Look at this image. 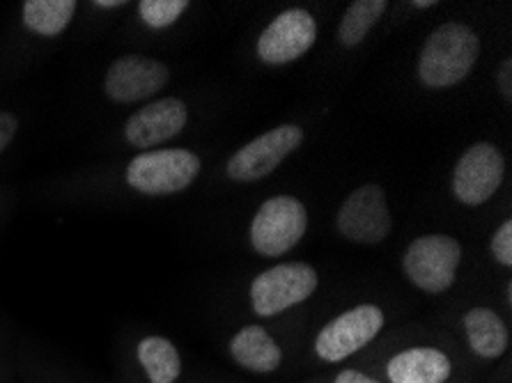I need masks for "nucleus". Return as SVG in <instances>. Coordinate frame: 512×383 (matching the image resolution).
<instances>
[{"label":"nucleus","instance_id":"obj_5","mask_svg":"<svg viewBox=\"0 0 512 383\" xmlns=\"http://www.w3.org/2000/svg\"><path fill=\"white\" fill-rule=\"evenodd\" d=\"M317 289V271L306 262H287L260 273L251 285L255 315L274 317L304 303Z\"/></svg>","mask_w":512,"mask_h":383},{"label":"nucleus","instance_id":"obj_16","mask_svg":"<svg viewBox=\"0 0 512 383\" xmlns=\"http://www.w3.org/2000/svg\"><path fill=\"white\" fill-rule=\"evenodd\" d=\"M136 358L141 363L150 383H175L182 374L180 351L168 338L147 335L136 347Z\"/></svg>","mask_w":512,"mask_h":383},{"label":"nucleus","instance_id":"obj_13","mask_svg":"<svg viewBox=\"0 0 512 383\" xmlns=\"http://www.w3.org/2000/svg\"><path fill=\"white\" fill-rule=\"evenodd\" d=\"M451 372V358L434 347L405 349L386 365L391 383H446Z\"/></svg>","mask_w":512,"mask_h":383},{"label":"nucleus","instance_id":"obj_9","mask_svg":"<svg viewBox=\"0 0 512 383\" xmlns=\"http://www.w3.org/2000/svg\"><path fill=\"white\" fill-rule=\"evenodd\" d=\"M506 173L503 154L492 143H478L469 147L457 161L453 173L455 198L467 207L485 205L499 191Z\"/></svg>","mask_w":512,"mask_h":383},{"label":"nucleus","instance_id":"obj_24","mask_svg":"<svg viewBox=\"0 0 512 383\" xmlns=\"http://www.w3.org/2000/svg\"><path fill=\"white\" fill-rule=\"evenodd\" d=\"M127 3L124 0H115V3H106V0H97L95 7H99V10H115V7H124Z\"/></svg>","mask_w":512,"mask_h":383},{"label":"nucleus","instance_id":"obj_14","mask_svg":"<svg viewBox=\"0 0 512 383\" xmlns=\"http://www.w3.org/2000/svg\"><path fill=\"white\" fill-rule=\"evenodd\" d=\"M230 356L239 367L255 374H271L283 363V351L271 338L267 328L258 324L244 326L230 340Z\"/></svg>","mask_w":512,"mask_h":383},{"label":"nucleus","instance_id":"obj_19","mask_svg":"<svg viewBox=\"0 0 512 383\" xmlns=\"http://www.w3.org/2000/svg\"><path fill=\"white\" fill-rule=\"evenodd\" d=\"M186 7H189L186 0H143V3H138V14H141L145 26L161 30L173 26L186 12Z\"/></svg>","mask_w":512,"mask_h":383},{"label":"nucleus","instance_id":"obj_4","mask_svg":"<svg viewBox=\"0 0 512 383\" xmlns=\"http://www.w3.org/2000/svg\"><path fill=\"white\" fill-rule=\"evenodd\" d=\"M308 211L292 195H276L258 209L251 225V244L265 257H281L304 239Z\"/></svg>","mask_w":512,"mask_h":383},{"label":"nucleus","instance_id":"obj_22","mask_svg":"<svg viewBox=\"0 0 512 383\" xmlns=\"http://www.w3.org/2000/svg\"><path fill=\"white\" fill-rule=\"evenodd\" d=\"M496 85H499L501 95L506 99H512V60L508 58L496 72Z\"/></svg>","mask_w":512,"mask_h":383},{"label":"nucleus","instance_id":"obj_1","mask_svg":"<svg viewBox=\"0 0 512 383\" xmlns=\"http://www.w3.org/2000/svg\"><path fill=\"white\" fill-rule=\"evenodd\" d=\"M478 56V35L464 23H446L425 39L418 58V78L434 90L451 88L469 76Z\"/></svg>","mask_w":512,"mask_h":383},{"label":"nucleus","instance_id":"obj_23","mask_svg":"<svg viewBox=\"0 0 512 383\" xmlns=\"http://www.w3.org/2000/svg\"><path fill=\"white\" fill-rule=\"evenodd\" d=\"M333 383H379V381L368 377V374H363L359 370H343Z\"/></svg>","mask_w":512,"mask_h":383},{"label":"nucleus","instance_id":"obj_6","mask_svg":"<svg viewBox=\"0 0 512 383\" xmlns=\"http://www.w3.org/2000/svg\"><path fill=\"white\" fill-rule=\"evenodd\" d=\"M384 328V312L372 303H363L343 312L322 328L315 338V354L327 363H340L361 351Z\"/></svg>","mask_w":512,"mask_h":383},{"label":"nucleus","instance_id":"obj_25","mask_svg":"<svg viewBox=\"0 0 512 383\" xmlns=\"http://www.w3.org/2000/svg\"><path fill=\"white\" fill-rule=\"evenodd\" d=\"M434 3L432 0H416L414 3V7H418V10H428V7H432Z\"/></svg>","mask_w":512,"mask_h":383},{"label":"nucleus","instance_id":"obj_2","mask_svg":"<svg viewBox=\"0 0 512 383\" xmlns=\"http://www.w3.org/2000/svg\"><path fill=\"white\" fill-rule=\"evenodd\" d=\"M198 154L189 150H150L138 154L127 166V184L143 195H173L196 182Z\"/></svg>","mask_w":512,"mask_h":383},{"label":"nucleus","instance_id":"obj_3","mask_svg":"<svg viewBox=\"0 0 512 383\" xmlns=\"http://www.w3.org/2000/svg\"><path fill=\"white\" fill-rule=\"evenodd\" d=\"M462 264L460 241L448 234H425L411 241L402 267L407 278L428 294H441L455 283L457 267Z\"/></svg>","mask_w":512,"mask_h":383},{"label":"nucleus","instance_id":"obj_7","mask_svg":"<svg viewBox=\"0 0 512 383\" xmlns=\"http://www.w3.org/2000/svg\"><path fill=\"white\" fill-rule=\"evenodd\" d=\"M336 225L345 239L363 246H377L391 234V211L384 191L366 184L347 195L340 205Z\"/></svg>","mask_w":512,"mask_h":383},{"label":"nucleus","instance_id":"obj_11","mask_svg":"<svg viewBox=\"0 0 512 383\" xmlns=\"http://www.w3.org/2000/svg\"><path fill=\"white\" fill-rule=\"evenodd\" d=\"M317 23L306 10H287L269 23L258 39V56L267 65H287L315 44Z\"/></svg>","mask_w":512,"mask_h":383},{"label":"nucleus","instance_id":"obj_12","mask_svg":"<svg viewBox=\"0 0 512 383\" xmlns=\"http://www.w3.org/2000/svg\"><path fill=\"white\" fill-rule=\"evenodd\" d=\"M189 122V108L182 99L168 97L145 104L124 124V138L131 147L150 152L152 147L168 143Z\"/></svg>","mask_w":512,"mask_h":383},{"label":"nucleus","instance_id":"obj_8","mask_svg":"<svg viewBox=\"0 0 512 383\" xmlns=\"http://www.w3.org/2000/svg\"><path fill=\"white\" fill-rule=\"evenodd\" d=\"M304 140V131L297 124H281L267 131L232 154L226 173L235 182H258L281 166Z\"/></svg>","mask_w":512,"mask_h":383},{"label":"nucleus","instance_id":"obj_10","mask_svg":"<svg viewBox=\"0 0 512 383\" xmlns=\"http://www.w3.org/2000/svg\"><path fill=\"white\" fill-rule=\"evenodd\" d=\"M170 78L168 67L157 58L122 56L108 67L104 78L106 97L115 104H138L159 95Z\"/></svg>","mask_w":512,"mask_h":383},{"label":"nucleus","instance_id":"obj_17","mask_svg":"<svg viewBox=\"0 0 512 383\" xmlns=\"http://www.w3.org/2000/svg\"><path fill=\"white\" fill-rule=\"evenodd\" d=\"M74 0H26L21 5V19L33 35L58 37L67 30L76 14Z\"/></svg>","mask_w":512,"mask_h":383},{"label":"nucleus","instance_id":"obj_15","mask_svg":"<svg viewBox=\"0 0 512 383\" xmlns=\"http://www.w3.org/2000/svg\"><path fill=\"white\" fill-rule=\"evenodd\" d=\"M464 331H467L473 354L487 361L501 358L510 345L508 328L503 319L490 308H473L464 315Z\"/></svg>","mask_w":512,"mask_h":383},{"label":"nucleus","instance_id":"obj_20","mask_svg":"<svg viewBox=\"0 0 512 383\" xmlns=\"http://www.w3.org/2000/svg\"><path fill=\"white\" fill-rule=\"evenodd\" d=\"M492 255L503 267H512V221H506L494 232Z\"/></svg>","mask_w":512,"mask_h":383},{"label":"nucleus","instance_id":"obj_21","mask_svg":"<svg viewBox=\"0 0 512 383\" xmlns=\"http://www.w3.org/2000/svg\"><path fill=\"white\" fill-rule=\"evenodd\" d=\"M19 131V120L14 113H0V154L7 150Z\"/></svg>","mask_w":512,"mask_h":383},{"label":"nucleus","instance_id":"obj_18","mask_svg":"<svg viewBox=\"0 0 512 383\" xmlns=\"http://www.w3.org/2000/svg\"><path fill=\"white\" fill-rule=\"evenodd\" d=\"M386 7L389 5L384 0H356V3L349 5L338 28L340 44L345 49H354L356 44H361L363 37L370 33L372 26L382 17Z\"/></svg>","mask_w":512,"mask_h":383}]
</instances>
